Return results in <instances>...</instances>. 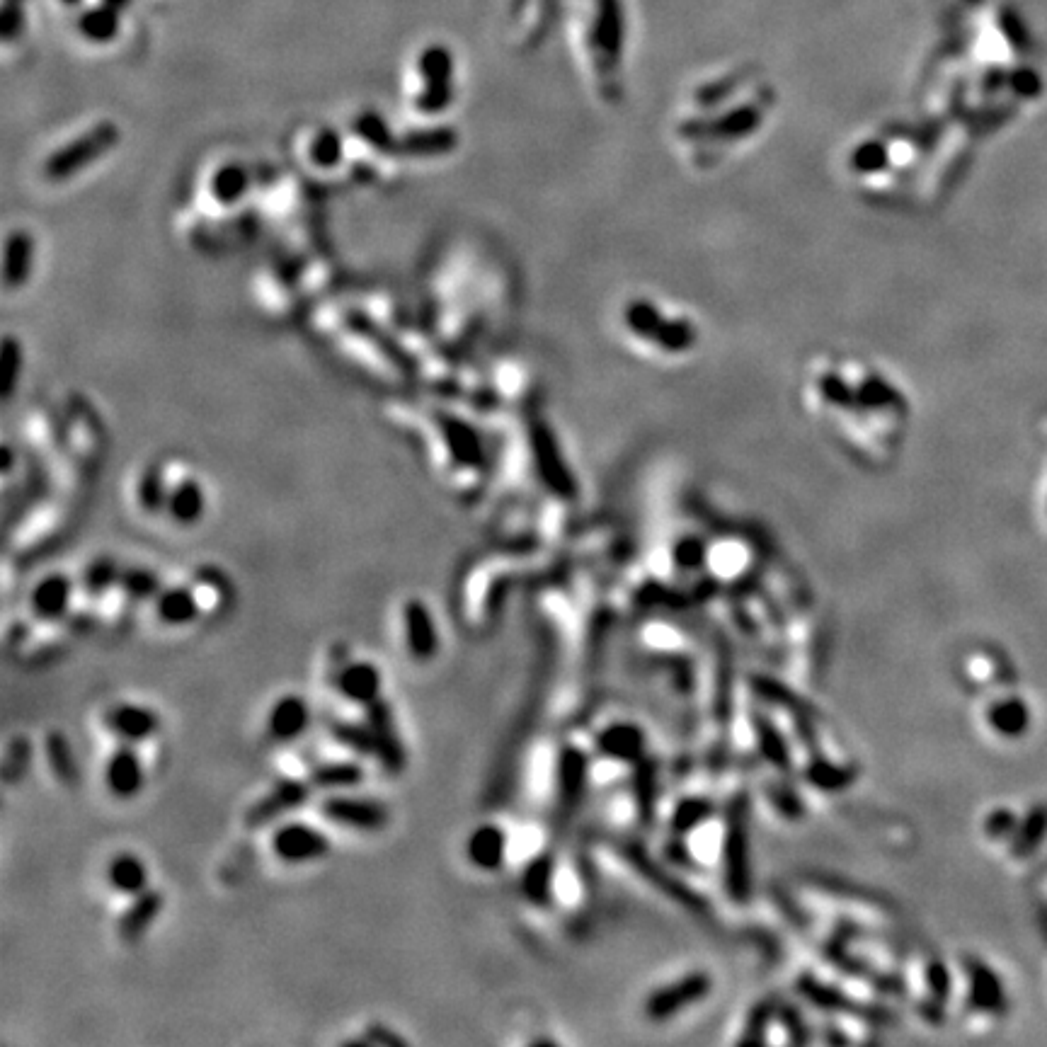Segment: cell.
Wrapping results in <instances>:
<instances>
[{"label":"cell","instance_id":"6da1fadb","mask_svg":"<svg viewBox=\"0 0 1047 1047\" xmlns=\"http://www.w3.org/2000/svg\"><path fill=\"white\" fill-rule=\"evenodd\" d=\"M800 403L851 461L890 468L912 437L914 400L888 366L858 352H822L805 364Z\"/></svg>","mask_w":1047,"mask_h":1047},{"label":"cell","instance_id":"7a4b0ae2","mask_svg":"<svg viewBox=\"0 0 1047 1047\" xmlns=\"http://www.w3.org/2000/svg\"><path fill=\"white\" fill-rule=\"evenodd\" d=\"M776 102V90L752 68L703 80L669 119V148L689 173H720L757 146Z\"/></svg>","mask_w":1047,"mask_h":1047},{"label":"cell","instance_id":"3957f363","mask_svg":"<svg viewBox=\"0 0 1047 1047\" xmlns=\"http://www.w3.org/2000/svg\"><path fill=\"white\" fill-rule=\"evenodd\" d=\"M614 330L626 352L667 369L689 364L706 342V328L694 308L652 291H635L619 301Z\"/></svg>","mask_w":1047,"mask_h":1047},{"label":"cell","instance_id":"277c9868","mask_svg":"<svg viewBox=\"0 0 1047 1047\" xmlns=\"http://www.w3.org/2000/svg\"><path fill=\"white\" fill-rule=\"evenodd\" d=\"M270 846L279 861L303 866V863H313L328 856L333 841L308 822H284L272 832Z\"/></svg>","mask_w":1047,"mask_h":1047},{"label":"cell","instance_id":"5b68a950","mask_svg":"<svg viewBox=\"0 0 1047 1047\" xmlns=\"http://www.w3.org/2000/svg\"><path fill=\"white\" fill-rule=\"evenodd\" d=\"M320 815L337 827L357 832H379L388 825V808L374 798L328 795L320 803Z\"/></svg>","mask_w":1047,"mask_h":1047},{"label":"cell","instance_id":"8992f818","mask_svg":"<svg viewBox=\"0 0 1047 1047\" xmlns=\"http://www.w3.org/2000/svg\"><path fill=\"white\" fill-rule=\"evenodd\" d=\"M364 711H366V725H369L371 735H374V747H376L374 759H379L383 769L391 771V774H400V771L405 769V764H408V752H405L403 740H400V732H398L396 718H393L391 703H386L381 698V701L371 703V706L364 708Z\"/></svg>","mask_w":1047,"mask_h":1047},{"label":"cell","instance_id":"52a82bcc","mask_svg":"<svg viewBox=\"0 0 1047 1047\" xmlns=\"http://www.w3.org/2000/svg\"><path fill=\"white\" fill-rule=\"evenodd\" d=\"M403 635L405 648L415 660L429 662L432 657H437L439 645H442L437 621H434L432 609L420 599H410L403 604Z\"/></svg>","mask_w":1047,"mask_h":1047},{"label":"cell","instance_id":"ba28073f","mask_svg":"<svg viewBox=\"0 0 1047 1047\" xmlns=\"http://www.w3.org/2000/svg\"><path fill=\"white\" fill-rule=\"evenodd\" d=\"M143 783H146V769L136 752L134 745L122 742V747H117L110 754L105 764V786L117 800H131L143 791Z\"/></svg>","mask_w":1047,"mask_h":1047},{"label":"cell","instance_id":"9c48e42d","mask_svg":"<svg viewBox=\"0 0 1047 1047\" xmlns=\"http://www.w3.org/2000/svg\"><path fill=\"white\" fill-rule=\"evenodd\" d=\"M335 684L342 698L359 708H369L371 703L383 698V674L374 662H347V665L337 672Z\"/></svg>","mask_w":1047,"mask_h":1047},{"label":"cell","instance_id":"30bf717a","mask_svg":"<svg viewBox=\"0 0 1047 1047\" xmlns=\"http://www.w3.org/2000/svg\"><path fill=\"white\" fill-rule=\"evenodd\" d=\"M105 725L127 745H139L160 730V715L141 703H119L105 713Z\"/></svg>","mask_w":1047,"mask_h":1047},{"label":"cell","instance_id":"8fae6325","mask_svg":"<svg viewBox=\"0 0 1047 1047\" xmlns=\"http://www.w3.org/2000/svg\"><path fill=\"white\" fill-rule=\"evenodd\" d=\"M313 720V711L308 706V701L299 694H286L274 701V706L267 713V735L274 742H296L303 732L308 730Z\"/></svg>","mask_w":1047,"mask_h":1047},{"label":"cell","instance_id":"7c38bea8","mask_svg":"<svg viewBox=\"0 0 1047 1047\" xmlns=\"http://www.w3.org/2000/svg\"><path fill=\"white\" fill-rule=\"evenodd\" d=\"M306 800H308V786H306V783L294 781V778H286V781H279L270 793L262 795V798L257 800L253 808L248 810V825L250 827L270 825L272 820L282 817L284 812H291V810L301 808V805L306 803Z\"/></svg>","mask_w":1047,"mask_h":1047},{"label":"cell","instance_id":"4fadbf2b","mask_svg":"<svg viewBox=\"0 0 1047 1047\" xmlns=\"http://www.w3.org/2000/svg\"><path fill=\"white\" fill-rule=\"evenodd\" d=\"M73 602V582L64 572L42 577L30 594V609L37 619L59 621L64 619Z\"/></svg>","mask_w":1047,"mask_h":1047},{"label":"cell","instance_id":"5bb4252c","mask_svg":"<svg viewBox=\"0 0 1047 1047\" xmlns=\"http://www.w3.org/2000/svg\"><path fill=\"white\" fill-rule=\"evenodd\" d=\"M466 856L480 871H497L507 858V832L495 822L476 827L466 841Z\"/></svg>","mask_w":1047,"mask_h":1047},{"label":"cell","instance_id":"9a60e30c","mask_svg":"<svg viewBox=\"0 0 1047 1047\" xmlns=\"http://www.w3.org/2000/svg\"><path fill=\"white\" fill-rule=\"evenodd\" d=\"M160 909H163V892L143 890L141 895L134 897L124 917L119 919V936L127 943L141 941L146 931L151 929L153 921L158 919Z\"/></svg>","mask_w":1047,"mask_h":1047},{"label":"cell","instance_id":"2e32d148","mask_svg":"<svg viewBox=\"0 0 1047 1047\" xmlns=\"http://www.w3.org/2000/svg\"><path fill=\"white\" fill-rule=\"evenodd\" d=\"M156 616L165 626H190L199 616V602L190 587H168L160 589L158 597L153 599Z\"/></svg>","mask_w":1047,"mask_h":1047},{"label":"cell","instance_id":"e0dca14e","mask_svg":"<svg viewBox=\"0 0 1047 1047\" xmlns=\"http://www.w3.org/2000/svg\"><path fill=\"white\" fill-rule=\"evenodd\" d=\"M107 883L114 892L127 897L148 890V868L136 854H117L107 866Z\"/></svg>","mask_w":1047,"mask_h":1047},{"label":"cell","instance_id":"ac0fdd59","mask_svg":"<svg viewBox=\"0 0 1047 1047\" xmlns=\"http://www.w3.org/2000/svg\"><path fill=\"white\" fill-rule=\"evenodd\" d=\"M364 781V766L352 759L345 762H325L311 771V783L323 791H345L357 788Z\"/></svg>","mask_w":1047,"mask_h":1047},{"label":"cell","instance_id":"d6986e66","mask_svg":"<svg viewBox=\"0 0 1047 1047\" xmlns=\"http://www.w3.org/2000/svg\"><path fill=\"white\" fill-rule=\"evenodd\" d=\"M165 509L175 522L194 524L204 514V492L197 483H180L173 492H168Z\"/></svg>","mask_w":1047,"mask_h":1047},{"label":"cell","instance_id":"ffe728a7","mask_svg":"<svg viewBox=\"0 0 1047 1047\" xmlns=\"http://www.w3.org/2000/svg\"><path fill=\"white\" fill-rule=\"evenodd\" d=\"M330 735H333V740L337 742V745L349 749V752L357 754V757H376L374 735H371L366 720L364 723L335 720V723L330 725Z\"/></svg>","mask_w":1047,"mask_h":1047},{"label":"cell","instance_id":"44dd1931","mask_svg":"<svg viewBox=\"0 0 1047 1047\" xmlns=\"http://www.w3.org/2000/svg\"><path fill=\"white\" fill-rule=\"evenodd\" d=\"M989 720H992V725L1001 735L1016 737L1021 735V732H1026L1028 723H1031V711H1028L1026 703H1021L1018 698H1009V701H1001L992 708Z\"/></svg>","mask_w":1047,"mask_h":1047},{"label":"cell","instance_id":"7402d4cb","mask_svg":"<svg viewBox=\"0 0 1047 1047\" xmlns=\"http://www.w3.org/2000/svg\"><path fill=\"white\" fill-rule=\"evenodd\" d=\"M970 975H972V994H975L977 1004L984 1006V1011L1004 1009V992H1001V982L997 980V975L980 963H972Z\"/></svg>","mask_w":1047,"mask_h":1047},{"label":"cell","instance_id":"603a6c76","mask_svg":"<svg viewBox=\"0 0 1047 1047\" xmlns=\"http://www.w3.org/2000/svg\"><path fill=\"white\" fill-rule=\"evenodd\" d=\"M110 143V134H97V139H85L80 143H71V146L66 148L61 156H56L54 160L49 163V173H54V177H64L66 173H71L73 168H80V165L88 163L90 158L93 156H85V153H95V146H107Z\"/></svg>","mask_w":1047,"mask_h":1047},{"label":"cell","instance_id":"cb8c5ba5","mask_svg":"<svg viewBox=\"0 0 1047 1047\" xmlns=\"http://www.w3.org/2000/svg\"><path fill=\"white\" fill-rule=\"evenodd\" d=\"M47 759L54 776L61 783H73L78 778V766L76 757H73V749L68 745V740L61 732H51L47 740Z\"/></svg>","mask_w":1047,"mask_h":1047},{"label":"cell","instance_id":"d4e9b609","mask_svg":"<svg viewBox=\"0 0 1047 1047\" xmlns=\"http://www.w3.org/2000/svg\"><path fill=\"white\" fill-rule=\"evenodd\" d=\"M706 989H708V984L703 977H691V980L679 984V992L657 994V997L650 1001V1011L655 1016H667V1014H672V1011H677V1006L684 1004V1001L701 997Z\"/></svg>","mask_w":1047,"mask_h":1047},{"label":"cell","instance_id":"484cf974","mask_svg":"<svg viewBox=\"0 0 1047 1047\" xmlns=\"http://www.w3.org/2000/svg\"><path fill=\"white\" fill-rule=\"evenodd\" d=\"M551 873H553V868H551V863H548V858H539V861H534L529 868H526V873L522 878V892L529 897L531 902H539V905H543V902L548 900V895H551V878H553Z\"/></svg>","mask_w":1047,"mask_h":1047},{"label":"cell","instance_id":"4316f807","mask_svg":"<svg viewBox=\"0 0 1047 1047\" xmlns=\"http://www.w3.org/2000/svg\"><path fill=\"white\" fill-rule=\"evenodd\" d=\"M119 575H122V570L112 560H93L83 575V589L90 597H100L107 589L119 585Z\"/></svg>","mask_w":1047,"mask_h":1047},{"label":"cell","instance_id":"83f0119b","mask_svg":"<svg viewBox=\"0 0 1047 1047\" xmlns=\"http://www.w3.org/2000/svg\"><path fill=\"white\" fill-rule=\"evenodd\" d=\"M119 587H122L124 594L131 599H156L160 592V580L151 570L131 568L122 570V575H119Z\"/></svg>","mask_w":1047,"mask_h":1047},{"label":"cell","instance_id":"f1b7e54d","mask_svg":"<svg viewBox=\"0 0 1047 1047\" xmlns=\"http://www.w3.org/2000/svg\"><path fill=\"white\" fill-rule=\"evenodd\" d=\"M1045 834H1047V808H1035L1031 812V817L1026 820V825H1023L1021 832H1018L1014 851L1018 856L1031 854L1035 846L1045 839Z\"/></svg>","mask_w":1047,"mask_h":1047},{"label":"cell","instance_id":"f546056e","mask_svg":"<svg viewBox=\"0 0 1047 1047\" xmlns=\"http://www.w3.org/2000/svg\"><path fill=\"white\" fill-rule=\"evenodd\" d=\"M451 54L442 47H429L422 51L420 56V73L425 76L427 83H442V80H451Z\"/></svg>","mask_w":1047,"mask_h":1047},{"label":"cell","instance_id":"4dcf8cb0","mask_svg":"<svg viewBox=\"0 0 1047 1047\" xmlns=\"http://www.w3.org/2000/svg\"><path fill=\"white\" fill-rule=\"evenodd\" d=\"M80 27H83V32L88 34V37L105 42V39H110L114 30H117V15H114L110 8H95L83 15Z\"/></svg>","mask_w":1047,"mask_h":1047},{"label":"cell","instance_id":"1f68e13d","mask_svg":"<svg viewBox=\"0 0 1047 1047\" xmlns=\"http://www.w3.org/2000/svg\"><path fill=\"white\" fill-rule=\"evenodd\" d=\"M1014 827V812H999V815H994L992 820H989V829H992L994 834H1001V829H1011Z\"/></svg>","mask_w":1047,"mask_h":1047},{"label":"cell","instance_id":"d6a6232c","mask_svg":"<svg viewBox=\"0 0 1047 1047\" xmlns=\"http://www.w3.org/2000/svg\"><path fill=\"white\" fill-rule=\"evenodd\" d=\"M66 3H76V0H66Z\"/></svg>","mask_w":1047,"mask_h":1047}]
</instances>
